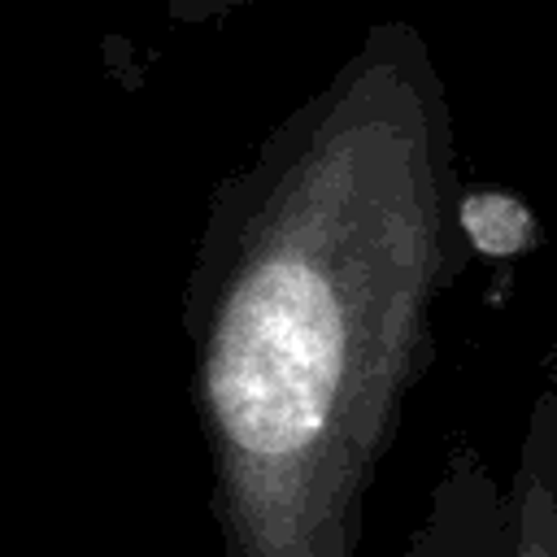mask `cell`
<instances>
[{"instance_id":"cell-1","label":"cell","mask_w":557,"mask_h":557,"mask_svg":"<svg viewBox=\"0 0 557 557\" xmlns=\"http://www.w3.org/2000/svg\"><path fill=\"white\" fill-rule=\"evenodd\" d=\"M426 35L374 22L213 178L178 322L218 557H357L370 492L470 270Z\"/></svg>"},{"instance_id":"cell-2","label":"cell","mask_w":557,"mask_h":557,"mask_svg":"<svg viewBox=\"0 0 557 557\" xmlns=\"http://www.w3.org/2000/svg\"><path fill=\"white\" fill-rule=\"evenodd\" d=\"M405 557H509V487L479 444H448Z\"/></svg>"},{"instance_id":"cell-3","label":"cell","mask_w":557,"mask_h":557,"mask_svg":"<svg viewBox=\"0 0 557 557\" xmlns=\"http://www.w3.org/2000/svg\"><path fill=\"white\" fill-rule=\"evenodd\" d=\"M509 557H557V344L540 361L509 474Z\"/></svg>"},{"instance_id":"cell-4","label":"cell","mask_w":557,"mask_h":557,"mask_svg":"<svg viewBox=\"0 0 557 557\" xmlns=\"http://www.w3.org/2000/svg\"><path fill=\"white\" fill-rule=\"evenodd\" d=\"M453 231L470 257V265L496 270L492 283V305H500L509 287V270L527 257H535L548 244L540 209L509 183H487L470 178L453 196Z\"/></svg>"},{"instance_id":"cell-5","label":"cell","mask_w":557,"mask_h":557,"mask_svg":"<svg viewBox=\"0 0 557 557\" xmlns=\"http://www.w3.org/2000/svg\"><path fill=\"white\" fill-rule=\"evenodd\" d=\"M252 4H261V0H161L165 17L174 26H213V22H226Z\"/></svg>"}]
</instances>
